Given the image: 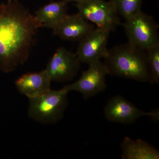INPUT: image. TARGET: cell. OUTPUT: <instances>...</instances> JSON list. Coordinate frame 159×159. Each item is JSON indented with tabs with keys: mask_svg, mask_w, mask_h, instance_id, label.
Instances as JSON below:
<instances>
[{
	"mask_svg": "<svg viewBox=\"0 0 159 159\" xmlns=\"http://www.w3.org/2000/svg\"><path fill=\"white\" fill-rule=\"evenodd\" d=\"M41 27L19 0L0 5V73L13 72L28 61Z\"/></svg>",
	"mask_w": 159,
	"mask_h": 159,
	"instance_id": "cell-1",
	"label": "cell"
},
{
	"mask_svg": "<svg viewBox=\"0 0 159 159\" xmlns=\"http://www.w3.org/2000/svg\"><path fill=\"white\" fill-rule=\"evenodd\" d=\"M104 59L109 75L152 84L147 51L127 42L108 49Z\"/></svg>",
	"mask_w": 159,
	"mask_h": 159,
	"instance_id": "cell-2",
	"label": "cell"
},
{
	"mask_svg": "<svg viewBox=\"0 0 159 159\" xmlns=\"http://www.w3.org/2000/svg\"><path fill=\"white\" fill-rule=\"evenodd\" d=\"M68 92L62 88L29 98L28 114L35 122L43 124H55L64 116L68 105Z\"/></svg>",
	"mask_w": 159,
	"mask_h": 159,
	"instance_id": "cell-3",
	"label": "cell"
},
{
	"mask_svg": "<svg viewBox=\"0 0 159 159\" xmlns=\"http://www.w3.org/2000/svg\"><path fill=\"white\" fill-rule=\"evenodd\" d=\"M121 25L130 44L145 51L159 45L158 25L151 16L142 10Z\"/></svg>",
	"mask_w": 159,
	"mask_h": 159,
	"instance_id": "cell-4",
	"label": "cell"
},
{
	"mask_svg": "<svg viewBox=\"0 0 159 159\" xmlns=\"http://www.w3.org/2000/svg\"><path fill=\"white\" fill-rule=\"evenodd\" d=\"M78 14L97 28L111 32L121 25L119 16L110 1L83 0L77 3Z\"/></svg>",
	"mask_w": 159,
	"mask_h": 159,
	"instance_id": "cell-5",
	"label": "cell"
},
{
	"mask_svg": "<svg viewBox=\"0 0 159 159\" xmlns=\"http://www.w3.org/2000/svg\"><path fill=\"white\" fill-rule=\"evenodd\" d=\"M87 70L83 71L81 77L76 82L63 87L67 92L76 91L87 100L105 91L107 87L106 78L108 71L100 60L89 65Z\"/></svg>",
	"mask_w": 159,
	"mask_h": 159,
	"instance_id": "cell-6",
	"label": "cell"
},
{
	"mask_svg": "<svg viewBox=\"0 0 159 159\" xmlns=\"http://www.w3.org/2000/svg\"><path fill=\"white\" fill-rule=\"evenodd\" d=\"M104 115L110 122L123 124H132L144 116L150 117L154 121H158L159 118L158 111L146 112L120 95L114 96L107 101Z\"/></svg>",
	"mask_w": 159,
	"mask_h": 159,
	"instance_id": "cell-7",
	"label": "cell"
},
{
	"mask_svg": "<svg viewBox=\"0 0 159 159\" xmlns=\"http://www.w3.org/2000/svg\"><path fill=\"white\" fill-rule=\"evenodd\" d=\"M80 63L76 53L61 47L50 58L45 70L51 81L68 82L77 76L80 69Z\"/></svg>",
	"mask_w": 159,
	"mask_h": 159,
	"instance_id": "cell-8",
	"label": "cell"
},
{
	"mask_svg": "<svg viewBox=\"0 0 159 159\" xmlns=\"http://www.w3.org/2000/svg\"><path fill=\"white\" fill-rule=\"evenodd\" d=\"M110 33L107 29L94 28L80 41L76 54L80 62L89 65L106 58Z\"/></svg>",
	"mask_w": 159,
	"mask_h": 159,
	"instance_id": "cell-9",
	"label": "cell"
},
{
	"mask_svg": "<svg viewBox=\"0 0 159 159\" xmlns=\"http://www.w3.org/2000/svg\"><path fill=\"white\" fill-rule=\"evenodd\" d=\"M95 28L78 13L66 16L52 29L53 34L63 40L79 42Z\"/></svg>",
	"mask_w": 159,
	"mask_h": 159,
	"instance_id": "cell-10",
	"label": "cell"
},
{
	"mask_svg": "<svg viewBox=\"0 0 159 159\" xmlns=\"http://www.w3.org/2000/svg\"><path fill=\"white\" fill-rule=\"evenodd\" d=\"M51 78L45 69L39 72L23 74L15 81L20 93L28 98L37 97L51 89Z\"/></svg>",
	"mask_w": 159,
	"mask_h": 159,
	"instance_id": "cell-11",
	"label": "cell"
},
{
	"mask_svg": "<svg viewBox=\"0 0 159 159\" xmlns=\"http://www.w3.org/2000/svg\"><path fill=\"white\" fill-rule=\"evenodd\" d=\"M122 159H159V151L149 143L125 137L121 144Z\"/></svg>",
	"mask_w": 159,
	"mask_h": 159,
	"instance_id": "cell-12",
	"label": "cell"
},
{
	"mask_svg": "<svg viewBox=\"0 0 159 159\" xmlns=\"http://www.w3.org/2000/svg\"><path fill=\"white\" fill-rule=\"evenodd\" d=\"M68 3L64 0L52 2L35 11L42 26L53 29L67 15Z\"/></svg>",
	"mask_w": 159,
	"mask_h": 159,
	"instance_id": "cell-13",
	"label": "cell"
},
{
	"mask_svg": "<svg viewBox=\"0 0 159 159\" xmlns=\"http://www.w3.org/2000/svg\"><path fill=\"white\" fill-rule=\"evenodd\" d=\"M119 16L125 20L141 11L143 0H110Z\"/></svg>",
	"mask_w": 159,
	"mask_h": 159,
	"instance_id": "cell-14",
	"label": "cell"
},
{
	"mask_svg": "<svg viewBox=\"0 0 159 159\" xmlns=\"http://www.w3.org/2000/svg\"><path fill=\"white\" fill-rule=\"evenodd\" d=\"M148 67L151 75L152 84L159 83V45L147 51Z\"/></svg>",
	"mask_w": 159,
	"mask_h": 159,
	"instance_id": "cell-15",
	"label": "cell"
},
{
	"mask_svg": "<svg viewBox=\"0 0 159 159\" xmlns=\"http://www.w3.org/2000/svg\"><path fill=\"white\" fill-rule=\"evenodd\" d=\"M64 1L67 3L70 2H75L77 3L81 2L83 0H64Z\"/></svg>",
	"mask_w": 159,
	"mask_h": 159,
	"instance_id": "cell-16",
	"label": "cell"
}]
</instances>
